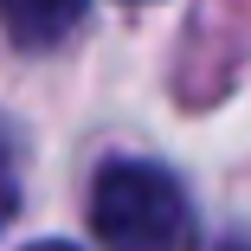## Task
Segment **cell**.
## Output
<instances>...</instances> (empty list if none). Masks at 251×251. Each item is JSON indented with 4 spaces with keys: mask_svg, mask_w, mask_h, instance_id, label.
I'll return each instance as SVG.
<instances>
[{
    "mask_svg": "<svg viewBox=\"0 0 251 251\" xmlns=\"http://www.w3.org/2000/svg\"><path fill=\"white\" fill-rule=\"evenodd\" d=\"M90 232L103 238V251H187L193 206L168 168L110 161L90 187Z\"/></svg>",
    "mask_w": 251,
    "mask_h": 251,
    "instance_id": "cell-1",
    "label": "cell"
},
{
    "mask_svg": "<svg viewBox=\"0 0 251 251\" xmlns=\"http://www.w3.org/2000/svg\"><path fill=\"white\" fill-rule=\"evenodd\" d=\"M0 20H7V32L26 45V52H39V45L65 39L84 20V0H0Z\"/></svg>",
    "mask_w": 251,
    "mask_h": 251,
    "instance_id": "cell-2",
    "label": "cell"
},
{
    "mask_svg": "<svg viewBox=\"0 0 251 251\" xmlns=\"http://www.w3.org/2000/svg\"><path fill=\"white\" fill-rule=\"evenodd\" d=\"M13 213H20V148H13L7 129H0V226Z\"/></svg>",
    "mask_w": 251,
    "mask_h": 251,
    "instance_id": "cell-3",
    "label": "cell"
},
{
    "mask_svg": "<svg viewBox=\"0 0 251 251\" xmlns=\"http://www.w3.org/2000/svg\"><path fill=\"white\" fill-rule=\"evenodd\" d=\"M26 251H77V245H65V238H45V245H26Z\"/></svg>",
    "mask_w": 251,
    "mask_h": 251,
    "instance_id": "cell-4",
    "label": "cell"
}]
</instances>
